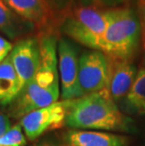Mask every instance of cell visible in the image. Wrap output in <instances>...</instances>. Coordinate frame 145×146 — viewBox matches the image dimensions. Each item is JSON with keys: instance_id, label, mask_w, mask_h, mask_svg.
Segmentation results:
<instances>
[{"instance_id": "obj_1", "label": "cell", "mask_w": 145, "mask_h": 146, "mask_svg": "<svg viewBox=\"0 0 145 146\" xmlns=\"http://www.w3.org/2000/svg\"><path fill=\"white\" fill-rule=\"evenodd\" d=\"M40 40L41 60L33 78L24 86L12 102L13 117L22 118L39 108L56 103L60 96V82L58 68V41L51 34Z\"/></svg>"}, {"instance_id": "obj_2", "label": "cell", "mask_w": 145, "mask_h": 146, "mask_svg": "<svg viewBox=\"0 0 145 146\" xmlns=\"http://www.w3.org/2000/svg\"><path fill=\"white\" fill-rule=\"evenodd\" d=\"M65 125L80 130L127 132L131 119L122 114L107 90H103L71 100Z\"/></svg>"}, {"instance_id": "obj_3", "label": "cell", "mask_w": 145, "mask_h": 146, "mask_svg": "<svg viewBox=\"0 0 145 146\" xmlns=\"http://www.w3.org/2000/svg\"><path fill=\"white\" fill-rule=\"evenodd\" d=\"M141 41L140 22L129 8L110 10L109 27L102 40L100 52L113 61H129Z\"/></svg>"}, {"instance_id": "obj_4", "label": "cell", "mask_w": 145, "mask_h": 146, "mask_svg": "<svg viewBox=\"0 0 145 146\" xmlns=\"http://www.w3.org/2000/svg\"><path fill=\"white\" fill-rule=\"evenodd\" d=\"M109 20L110 10L80 6L67 12L61 23V30L69 38L91 50L100 51Z\"/></svg>"}, {"instance_id": "obj_5", "label": "cell", "mask_w": 145, "mask_h": 146, "mask_svg": "<svg viewBox=\"0 0 145 146\" xmlns=\"http://www.w3.org/2000/svg\"><path fill=\"white\" fill-rule=\"evenodd\" d=\"M112 60L103 52L85 51L78 60V81L83 95L106 90L112 74Z\"/></svg>"}, {"instance_id": "obj_6", "label": "cell", "mask_w": 145, "mask_h": 146, "mask_svg": "<svg viewBox=\"0 0 145 146\" xmlns=\"http://www.w3.org/2000/svg\"><path fill=\"white\" fill-rule=\"evenodd\" d=\"M71 101L61 100L26 114L20 120L26 137L34 141L46 131L60 128L65 125Z\"/></svg>"}, {"instance_id": "obj_7", "label": "cell", "mask_w": 145, "mask_h": 146, "mask_svg": "<svg viewBox=\"0 0 145 146\" xmlns=\"http://www.w3.org/2000/svg\"><path fill=\"white\" fill-rule=\"evenodd\" d=\"M57 53L61 100L71 101L81 97L83 92L78 81L79 57L75 47L61 38L58 41Z\"/></svg>"}, {"instance_id": "obj_8", "label": "cell", "mask_w": 145, "mask_h": 146, "mask_svg": "<svg viewBox=\"0 0 145 146\" xmlns=\"http://www.w3.org/2000/svg\"><path fill=\"white\" fill-rule=\"evenodd\" d=\"M11 63L19 79L21 91L35 76L41 60L40 40L27 37L19 40L10 54Z\"/></svg>"}, {"instance_id": "obj_9", "label": "cell", "mask_w": 145, "mask_h": 146, "mask_svg": "<svg viewBox=\"0 0 145 146\" xmlns=\"http://www.w3.org/2000/svg\"><path fill=\"white\" fill-rule=\"evenodd\" d=\"M21 19L38 30L48 29L55 19V9L47 0H4Z\"/></svg>"}, {"instance_id": "obj_10", "label": "cell", "mask_w": 145, "mask_h": 146, "mask_svg": "<svg viewBox=\"0 0 145 146\" xmlns=\"http://www.w3.org/2000/svg\"><path fill=\"white\" fill-rule=\"evenodd\" d=\"M66 146H124L126 138L104 131L73 129L66 134Z\"/></svg>"}, {"instance_id": "obj_11", "label": "cell", "mask_w": 145, "mask_h": 146, "mask_svg": "<svg viewBox=\"0 0 145 146\" xmlns=\"http://www.w3.org/2000/svg\"><path fill=\"white\" fill-rule=\"evenodd\" d=\"M137 73L135 65L129 61H115L109 86L106 89L114 102L125 97L133 85Z\"/></svg>"}, {"instance_id": "obj_12", "label": "cell", "mask_w": 145, "mask_h": 146, "mask_svg": "<svg viewBox=\"0 0 145 146\" xmlns=\"http://www.w3.org/2000/svg\"><path fill=\"white\" fill-rule=\"evenodd\" d=\"M20 92L19 79L9 55L0 62V104L12 103Z\"/></svg>"}, {"instance_id": "obj_13", "label": "cell", "mask_w": 145, "mask_h": 146, "mask_svg": "<svg viewBox=\"0 0 145 146\" xmlns=\"http://www.w3.org/2000/svg\"><path fill=\"white\" fill-rule=\"evenodd\" d=\"M26 25L30 26L21 19L4 0H0V32L11 40H16L24 35Z\"/></svg>"}, {"instance_id": "obj_14", "label": "cell", "mask_w": 145, "mask_h": 146, "mask_svg": "<svg viewBox=\"0 0 145 146\" xmlns=\"http://www.w3.org/2000/svg\"><path fill=\"white\" fill-rule=\"evenodd\" d=\"M129 108L138 115L145 114V68H140L135 81L125 96Z\"/></svg>"}, {"instance_id": "obj_15", "label": "cell", "mask_w": 145, "mask_h": 146, "mask_svg": "<svg viewBox=\"0 0 145 146\" xmlns=\"http://www.w3.org/2000/svg\"><path fill=\"white\" fill-rule=\"evenodd\" d=\"M26 143V137L20 123L12 125L0 139V146H24Z\"/></svg>"}, {"instance_id": "obj_16", "label": "cell", "mask_w": 145, "mask_h": 146, "mask_svg": "<svg viewBox=\"0 0 145 146\" xmlns=\"http://www.w3.org/2000/svg\"><path fill=\"white\" fill-rule=\"evenodd\" d=\"M128 0H81V6L94 7L101 10H113L122 8Z\"/></svg>"}, {"instance_id": "obj_17", "label": "cell", "mask_w": 145, "mask_h": 146, "mask_svg": "<svg viewBox=\"0 0 145 146\" xmlns=\"http://www.w3.org/2000/svg\"><path fill=\"white\" fill-rule=\"evenodd\" d=\"M13 48V44L8 40L0 36V62H2L9 55Z\"/></svg>"}, {"instance_id": "obj_18", "label": "cell", "mask_w": 145, "mask_h": 146, "mask_svg": "<svg viewBox=\"0 0 145 146\" xmlns=\"http://www.w3.org/2000/svg\"><path fill=\"white\" fill-rule=\"evenodd\" d=\"M56 11H67L70 8L73 0H47Z\"/></svg>"}, {"instance_id": "obj_19", "label": "cell", "mask_w": 145, "mask_h": 146, "mask_svg": "<svg viewBox=\"0 0 145 146\" xmlns=\"http://www.w3.org/2000/svg\"><path fill=\"white\" fill-rule=\"evenodd\" d=\"M12 125L11 123L10 117L6 114L0 113V139L2 138L6 132L11 128Z\"/></svg>"}, {"instance_id": "obj_20", "label": "cell", "mask_w": 145, "mask_h": 146, "mask_svg": "<svg viewBox=\"0 0 145 146\" xmlns=\"http://www.w3.org/2000/svg\"><path fill=\"white\" fill-rule=\"evenodd\" d=\"M142 7V13H141L140 17V27H141V42H142V45L145 48V5L141 6Z\"/></svg>"}, {"instance_id": "obj_21", "label": "cell", "mask_w": 145, "mask_h": 146, "mask_svg": "<svg viewBox=\"0 0 145 146\" xmlns=\"http://www.w3.org/2000/svg\"><path fill=\"white\" fill-rule=\"evenodd\" d=\"M36 146H66V145L58 144V143H55V142H50V141H44V142H41V143L37 144Z\"/></svg>"}, {"instance_id": "obj_22", "label": "cell", "mask_w": 145, "mask_h": 146, "mask_svg": "<svg viewBox=\"0 0 145 146\" xmlns=\"http://www.w3.org/2000/svg\"><path fill=\"white\" fill-rule=\"evenodd\" d=\"M138 2H140V4L141 6L145 5V0H138Z\"/></svg>"}]
</instances>
